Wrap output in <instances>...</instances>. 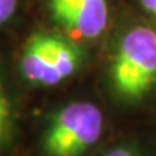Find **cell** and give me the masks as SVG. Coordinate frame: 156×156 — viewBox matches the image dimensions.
<instances>
[{
  "instance_id": "cell-3",
  "label": "cell",
  "mask_w": 156,
  "mask_h": 156,
  "mask_svg": "<svg viewBox=\"0 0 156 156\" xmlns=\"http://www.w3.org/2000/svg\"><path fill=\"white\" fill-rule=\"evenodd\" d=\"M49 9L56 22L87 39L100 36L108 23L107 0H49Z\"/></svg>"
},
{
  "instance_id": "cell-6",
  "label": "cell",
  "mask_w": 156,
  "mask_h": 156,
  "mask_svg": "<svg viewBox=\"0 0 156 156\" xmlns=\"http://www.w3.org/2000/svg\"><path fill=\"white\" fill-rule=\"evenodd\" d=\"M10 123H12V110H10V104L7 101L5 91L2 88V84H0V142L6 137V134L10 129Z\"/></svg>"
},
{
  "instance_id": "cell-7",
  "label": "cell",
  "mask_w": 156,
  "mask_h": 156,
  "mask_svg": "<svg viewBox=\"0 0 156 156\" xmlns=\"http://www.w3.org/2000/svg\"><path fill=\"white\" fill-rule=\"evenodd\" d=\"M16 7L17 0H0V26L13 16Z\"/></svg>"
},
{
  "instance_id": "cell-2",
  "label": "cell",
  "mask_w": 156,
  "mask_h": 156,
  "mask_svg": "<svg viewBox=\"0 0 156 156\" xmlns=\"http://www.w3.org/2000/svg\"><path fill=\"white\" fill-rule=\"evenodd\" d=\"M103 126L104 117L95 104L71 103L51 122L44 147L49 156H81L100 139Z\"/></svg>"
},
{
  "instance_id": "cell-1",
  "label": "cell",
  "mask_w": 156,
  "mask_h": 156,
  "mask_svg": "<svg viewBox=\"0 0 156 156\" xmlns=\"http://www.w3.org/2000/svg\"><path fill=\"white\" fill-rule=\"evenodd\" d=\"M110 75L117 94L127 100L143 97L156 84V30L134 26L123 35Z\"/></svg>"
},
{
  "instance_id": "cell-5",
  "label": "cell",
  "mask_w": 156,
  "mask_h": 156,
  "mask_svg": "<svg viewBox=\"0 0 156 156\" xmlns=\"http://www.w3.org/2000/svg\"><path fill=\"white\" fill-rule=\"evenodd\" d=\"M51 62H52V80L54 85H56L77 71L80 65V51L71 42L52 35Z\"/></svg>"
},
{
  "instance_id": "cell-8",
  "label": "cell",
  "mask_w": 156,
  "mask_h": 156,
  "mask_svg": "<svg viewBox=\"0 0 156 156\" xmlns=\"http://www.w3.org/2000/svg\"><path fill=\"white\" fill-rule=\"evenodd\" d=\"M104 156H137L134 152H132L130 149H124V147H117L113 149L108 153H106Z\"/></svg>"
},
{
  "instance_id": "cell-9",
  "label": "cell",
  "mask_w": 156,
  "mask_h": 156,
  "mask_svg": "<svg viewBox=\"0 0 156 156\" xmlns=\"http://www.w3.org/2000/svg\"><path fill=\"white\" fill-rule=\"evenodd\" d=\"M140 5L143 6L146 12H149L152 16L156 17V0H140Z\"/></svg>"
},
{
  "instance_id": "cell-4",
  "label": "cell",
  "mask_w": 156,
  "mask_h": 156,
  "mask_svg": "<svg viewBox=\"0 0 156 156\" xmlns=\"http://www.w3.org/2000/svg\"><path fill=\"white\" fill-rule=\"evenodd\" d=\"M51 41L52 35L36 34L28 41L23 49L22 67L23 75L29 81L42 85H54L52 62H51Z\"/></svg>"
}]
</instances>
